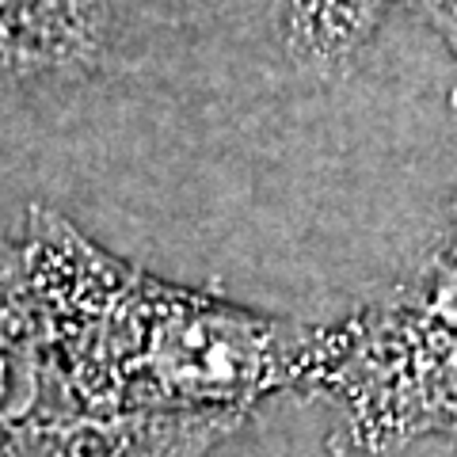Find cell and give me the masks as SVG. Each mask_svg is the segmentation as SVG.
Returning <instances> with one entry per match:
<instances>
[{
	"label": "cell",
	"instance_id": "6da1fadb",
	"mask_svg": "<svg viewBox=\"0 0 457 457\" xmlns=\"http://www.w3.org/2000/svg\"><path fill=\"white\" fill-rule=\"evenodd\" d=\"M20 252L80 416L252 411L305 393L320 324L156 278L50 206L27 210Z\"/></svg>",
	"mask_w": 457,
	"mask_h": 457
},
{
	"label": "cell",
	"instance_id": "7a4b0ae2",
	"mask_svg": "<svg viewBox=\"0 0 457 457\" xmlns=\"http://www.w3.org/2000/svg\"><path fill=\"white\" fill-rule=\"evenodd\" d=\"M305 393L339 411L336 457L457 438V198L446 233L389 297L320 324Z\"/></svg>",
	"mask_w": 457,
	"mask_h": 457
},
{
	"label": "cell",
	"instance_id": "3957f363",
	"mask_svg": "<svg viewBox=\"0 0 457 457\" xmlns=\"http://www.w3.org/2000/svg\"><path fill=\"white\" fill-rule=\"evenodd\" d=\"M77 416L80 408L50 351L23 252L0 237V457Z\"/></svg>",
	"mask_w": 457,
	"mask_h": 457
},
{
	"label": "cell",
	"instance_id": "277c9868",
	"mask_svg": "<svg viewBox=\"0 0 457 457\" xmlns=\"http://www.w3.org/2000/svg\"><path fill=\"white\" fill-rule=\"evenodd\" d=\"M107 54V0H0V88L80 80Z\"/></svg>",
	"mask_w": 457,
	"mask_h": 457
},
{
	"label": "cell",
	"instance_id": "5b68a950",
	"mask_svg": "<svg viewBox=\"0 0 457 457\" xmlns=\"http://www.w3.org/2000/svg\"><path fill=\"white\" fill-rule=\"evenodd\" d=\"M245 420L248 411L77 416L12 446L4 457H210Z\"/></svg>",
	"mask_w": 457,
	"mask_h": 457
},
{
	"label": "cell",
	"instance_id": "8992f818",
	"mask_svg": "<svg viewBox=\"0 0 457 457\" xmlns=\"http://www.w3.org/2000/svg\"><path fill=\"white\" fill-rule=\"evenodd\" d=\"M396 0H278V16L297 62L317 69H339L374 35L381 16ZM427 12L457 0H423Z\"/></svg>",
	"mask_w": 457,
	"mask_h": 457
},
{
	"label": "cell",
	"instance_id": "52a82bcc",
	"mask_svg": "<svg viewBox=\"0 0 457 457\" xmlns=\"http://www.w3.org/2000/svg\"><path fill=\"white\" fill-rule=\"evenodd\" d=\"M431 20H435V27L442 31V38L450 42L453 62H457V8H453V12H431Z\"/></svg>",
	"mask_w": 457,
	"mask_h": 457
}]
</instances>
